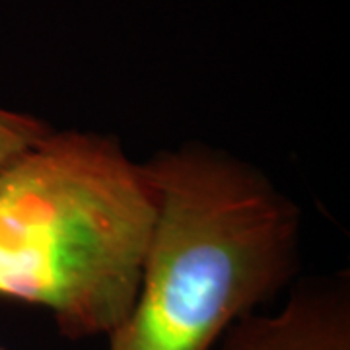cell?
Returning <instances> with one entry per match:
<instances>
[{
	"instance_id": "6da1fadb",
	"label": "cell",
	"mask_w": 350,
	"mask_h": 350,
	"mask_svg": "<svg viewBox=\"0 0 350 350\" xmlns=\"http://www.w3.org/2000/svg\"><path fill=\"white\" fill-rule=\"evenodd\" d=\"M142 167L156 216L137 298L107 350H214L296 282L300 204L259 165L202 140Z\"/></svg>"
},
{
	"instance_id": "7a4b0ae2",
	"label": "cell",
	"mask_w": 350,
	"mask_h": 350,
	"mask_svg": "<svg viewBox=\"0 0 350 350\" xmlns=\"http://www.w3.org/2000/svg\"><path fill=\"white\" fill-rule=\"evenodd\" d=\"M156 200L121 138L51 129L0 170V298L68 340L109 337L137 298Z\"/></svg>"
},
{
	"instance_id": "3957f363",
	"label": "cell",
	"mask_w": 350,
	"mask_h": 350,
	"mask_svg": "<svg viewBox=\"0 0 350 350\" xmlns=\"http://www.w3.org/2000/svg\"><path fill=\"white\" fill-rule=\"evenodd\" d=\"M214 350H350V273L301 278L278 312H255Z\"/></svg>"
},
{
	"instance_id": "277c9868",
	"label": "cell",
	"mask_w": 350,
	"mask_h": 350,
	"mask_svg": "<svg viewBox=\"0 0 350 350\" xmlns=\"http://www.w3.org/2000/svg\"><path fill=\"white\" fill-rule=\"evenodd\" d=\"M51 129L49 123L36 115L0 107V170L41 140Z\"/></svg>"
},
{
	"instance_id": "5b68a950",
	"label": "cell",
	"mask_w": 350,
	"mask_h": 350,
	"mask_svg": "<svg viewBox=\"0 0 350 350\" xmlns=\"http://www.w3.org/2000/svg\"><path fill=\"white\" fill-rule=\"evenodd\" d=\"M0 350H4V349H2V347H0Z\"/></svg>"
}]
</instances>
